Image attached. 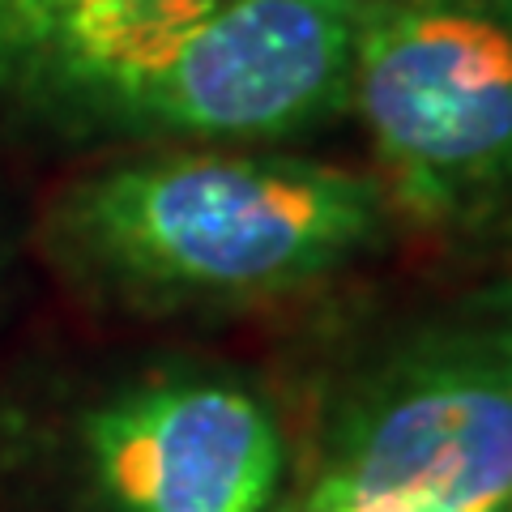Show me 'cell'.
I'll use <instances>...</instances> for the list:
<instances>
[{"label": "cell", "instance_id": "52a82bcc", "mask_svg": "<svg viewBox=\"0 0 512 512\" xmlns=\"http://www.w3.org/2000/svg\"><path fill=\"white\" fill-rule=\"evenodd\" d=\"M286 512H359V508L350 504L346 487H342L333 474H316L312 483L299 491V500L286 508Z\"/></svg>", "mask_w": 512, "mask_h": 512}, {"label": "cell", "instance_id": "8992f818", "mask_svg": "<svg viewBox=\"0 0 512 512\" xmlns=\"http://www.w3.org/2000/svg\"><path fill=\"white\" fill-rule=\"evenodd\" d=\"M218 0H0L5 73L60 103L107 64L171 35Z\"/></svg>", "mask_w": 512, "mask_h": 512}, {"label": "cell", "instance_id": "5b68a950", "mask_svg": "<svg viewBox=\"0 0 512 512\" xmlns=\"http://www.w3.org/2000/svg\"><path fill=\"white\" fill-rule=\"evenodd\" d=\"M73 457L94 512H274L286 431L256 389L210 372H158L90 402Z\"/></svg>", "mask_w": 512, "mask_h": 512}, {"label": "cell", "instance_id": "ba28073f", "mask_svg": "<svg viewBox=\"0 0 512 512\" xmlns=\"http://www.w3.org/2000/svg\"><path fill=\"white\" fill-rule=\"evenodd\" d=\"M495 512H512V500H508V504H500V508H495Z\"/></svg>", "mask_w": 512, "mask_h": 512}, {"label": "cell", "instance_id": "7a4b0ae2", "mask_svg": "<svg viewBox=\"0 0 512 512\" xmlns=\"http://www.w3.org/2000/svg\"><path fill=\"white\" fill-rule=\"evenodd\" d=\"M350 107L393 218L512 227V0H359Z\"/></svg>", "mask_w": 512, "mask_h": 512}, {"label": "cell", "instance_id": "277c9868", "mask_svg": "<svg viewBox=\"0 0 512 512\" xmlns=\"http://www.w3.org/2000/svg\"><path fill=\"white\" fill-rule=\"evenodd\" d=\"M359 0H218L60 107L192 141H282L350 107Z\"/></svg>", "mask_w": 512, "mask_h": 512}, {"label": "cell", "instance_id": "6da1fadb", "mask_svg": "<svg viewBox=\"0 0 512 512\" xmlns=\"http://www.w3.org/2000/svg\"><path fill=\"white\" fill-rule=\"evenodd\" d=\"M372 171L303 154L171 150L69 188L56 239L90 282L141 308L286 299L346 274L393 227Z\"/></svg>", "mask_w": 512, "mask_h": 512}, {"label": "cell", "instance_id": "3957f363", "mask_svg": "<svg viewBox=\"0 0 512 512\" xmlns=\"http://www.w3.org/2000/svg\"><path fill=\"white\" fill-rule=\"evenodd\" d=\"M325 466L359 512H495L512 500V286L436 303L367 350Z\"/></svg>", "mask_w": 512, "mask_h": 512}]
</instances>
